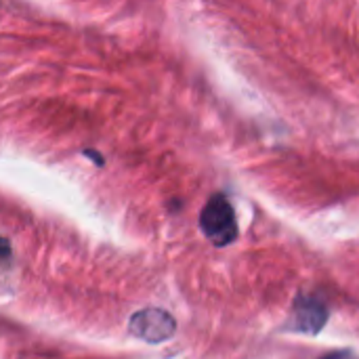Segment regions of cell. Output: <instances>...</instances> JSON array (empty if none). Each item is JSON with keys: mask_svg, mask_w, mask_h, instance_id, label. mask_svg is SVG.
Returning <instances> with one entry per match:
<instances>
[{"mask_svg": "<svg viewBox=\"0 0 359 359\" xmlns=\"http://www.w3.org/2000/svg\"><path fill=\"white\" fill-rule=\"evenodd\" d=\"M200 227L215 246H227L238 238L236 212L225 196L217 194L206 202L200 215Z\"/></svg>", "mask_w": 359, "mask_h": 359, "instance_id": "obj_1", "label": "cell"}, {"mask_svg": "<svg viewBox=\"0 0 359 359\" xmlns=\"http://www.w3.org/2000/svg\"><path fill=\"white\" fill-rule=\"evenodd\" d=\"M175 318L162 309H145L130 318V332L147 343H162L175 334Z\"/></svg>", "mask_w": 359, "mask_h": 359, "instance_id": "obj_2", "label": "cell"}, {"mask_svg": "<svg viewBox=\"0 0 359 359\" xmlns=\"http://www.w3.org/2000/svg\"><path fill=\"white\" fill-rule=\"evenodd\" d=\"M328 320V309L313 297H299L292 307V330L303 334H318Z\"/></svg>", "mask_w": 359, "mask_h": 359, "instance_id": "obj_3", "label": "cell"}, {"mask_svg": "<svg viewBox=\"0 0 359 359\" xmlns=\"http://www.w3.org/2000/svg\"><path fill=\"white\" fill-rule=\"evenodd\" d=\"M82 154H84V156H88V158H93V162H95L97 166H101V164H103V158H101L99 154H95L93 149H84Z\"/></svg>", "mask_w": 359, "mask_h": 359, "instance_id": "obj_4", "label": "cell"}, {"mask_svg": "<svg viewBox=\"0 0 359 359\" xmlns=\"http://www.w3.org/2000/svg\"><path fill=\"white\" fill-rule=\"evenodd\" d=\"M11 255V246H8V242L0 236V257H8Z\"/></svg>", "mask_w": 359, "mask_h": 359, "instance_id": "obj_5", "label": "cell"}, {"mask_svg": "<svg viewBox=\"0 0 359 359\" xmlns=\"http://www.w3.org/2000/svg\"><path fill=\"white\" fill-rule=\"evenodd\" d=\"M324 359H353L351 353H345V351H341V353H332V355H328V358Z\"/></svg>", "mask_w": 359, "mask_h": 359, "instance_id": "obj_6", "label": "cell"}]
</instances>
